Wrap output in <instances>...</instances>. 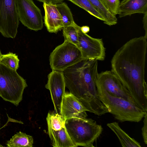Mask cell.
<instances>
[{
  "mask_svg": "<svg viewBox=\"0 0 147 147\" xmlns=\"http://www.w3.org/2000/svg\"><path fill=\"white\" fill-rule=\"evenodd\" d=\"M80 28L82 32L84 33L87 34L90 31V28L88 26H83Z\"/></svg>",
  "mask_w": 147,
  "mask_h": 147,
  "instance_id": "28",
  "label": "cell"
},
{
  "mask_svg": "<svg viewBox=\"0 0 147 147\" xmlns=\"http://www.w3.org/2000/svg\"><path fill=\"white\" fill-rule=\"evenodd\" d=\"M45 11L44 22L48 31L56 33L63 29V26L61 16L56 5L43 3Z\"/></svg>",
  "mask_w": 147,
  "mask_h": 147,
  "instance_id": "13",
  "label": "cell"
},
{
  "mask_svg": "<svg viewBox=\"0 0 147 147\" xmlns=\"http://www.w3.org/2000/svg\"><path fill=\"white\" fill-rule=\"evenodd\" d=\"M46 120L48 128L58 130L65 127V120L61 115L56 112H49Z\"/></svg>",
  "mask_w": 147,
  "mask_h": 147,
  "instance_id": "19",
  "label": "cell"
},
{
  "mask_svg": "<svg viewBox=\"0 0 147 147\" xmlns=\"http://www.w3.org/2000/svg\"><path fill=\"white\" fill-rule=\"evenodd\" d=\"M96 85L100 100L117 120L121 122H138L147 112L132 102L110 95L102 88Z\"/></svg>",
  "mask_w": 147,
  "mask_h": 147,
  "instance_id": "3",
  "label": "cell"
},
{
  "mask_svg": "<svg viewBox=\"0 0 147 147\" xmlns=\"http://www.w3.org/2000/svg\"><path fill=\"white\" fill-rule=\"evenodd\" d=\"M107 125L116 134L122 147H141L140 143L130 137L120 127L118 122L109 123Z\"/></svg>",
  "mask_w": 147,
  "mask_h": 147,
  "instance_id": "16",
  "label": "cell"
},
{
  "mask_svg": "<svg viewBox=\"0 0 147 147\" xmlns=\"http://www.w3.org/2000/svg\"><path fill=\"white\" fill-rule=\"evenodd\" d=\"M147 13L144 14V16L143 20V27L145 31V34L144 36L146 38H147Z\"/></svg>",
  "mask_w": 147,
  "mask_h": 147,
  "instance_id": "27",
  "label": "cell"
},
{
  "mask_svg": "<svg viewBox=\"0 0 147 147\" xmlns=\"http://www.w3.org/2000/svg\"><path fill=\"white\" fill-rule=\"evenodd\" d=\"M147 48V38L144 36L133 38L118 49L111 61V71L127 89L136 105L146 112Z\"/></svg>",
  "mask_w": 147,
  "mask_h": 147,
  "instance_id": "1",
  "label": "cell"
},
{
  "mask_svg": "<svg viewBox=\"0 0 147 147\" xmlns=\"http://www.w3.org/2000/svg\"><path fill=\"white\" fill-rule=\"evenodd\" d=\"M19 25L16 0H0V32L5 37L14 38Z\"/></svg>",
  "mask_w": 147,
  "mask_h": 147,
  "instance_id": "7",
  "label": "cell"
},
{
  "mask_svg": "<svg viewBox=\"0 0 147 147\" xmlns=\"http://www.w3.org/2000/svg\"><path fill=\"white\" fill-rule=\"evenodd\" d=\"M144 117V125L142 130V134L144 143L147 144V112L146 113Z\"/></svg>",
  "mask_w": 147,
  "mask_h": 147,
  "instance_id": "25",
  "label": "cell"
},
{
  "mask_svg": "<svg viewBox=\"0 0 147 147\" xmlns=\"http://www.w3.org/2000/svg\"><path fill=\"white\" fill-rule=\"evenodd\" d=\"M98 61L83 59L63 71L65 86L75 95L88 111L100 116L109 110L100 100L96 80Z\"/></svg>",
  "mask_w": 147,
  "mask_h": 147,
  "instance_id": "2",
  "label": "cell"
},
{
  "mask_svg": "<svg viewBox=\"0 0 147 147\" xmlns=\"http://www.w3.org/2000/svg\"><path fill=\"white\" fill-rule=\"evenodd\" d=\"M96 84L103 88L110 95L123 98L136 104L127 89L111 71H106L98 74Z\"/></svg>",
  "mask_w": 147,
  "mask_h": 147,
  "instance_id": "10",
  "label": "cell"
},
{
  "mask_svg": "<svg viewBox=\"0 0 147 147\" xmlns=\"http://www.w3.org/2000/svg\"><path fill=\"white\" fill-rule=\"evenodd\" d=\"M19 62L18 56L12 53L2 55L0 58V63L15 71L19 67Z\"/></svg>",
  "mask_w": 147,
  "mask_h": 147,
  "instance_id": "21",
  "label": "cell"
},
{
  "mask_svg": "<svg viewBox=\"0 0 147 147\" xmlns=\"http://www.w3.org/2000/svg\"><path fill=\"white\" fill-rule=\"evenodd\" d=\"M147 13V0H123L120 2L118 14L122 18Z\"/></svg>",
  "mask_w": 147,
  "mask_h": 147,
  "instance_id": "14",
  "label": "cell"
},
{
  "mask_svg": "<svg viewBox=\"0 0 147 147\" xmlns=\"http://www.w3.org/2000/svg\"><path fill=\"white\" fill-rule=\"evenodd\" d=\"M33 144L32 136L20 131L7 141L6 145L8 147H32Z\"/></svg>",
  "mask_w": 147,
  "mask_h": 147,
  "instance_id": "17",
  "label": "cell"
},
{
  "mask_svg": "<svg viewBox=\"0 0 147 147\" xmlns=\"http://www.w3.org/2000/svg\"><path fill=\"white\" fill-rule=\"evenodd\" d=\"M80 51L75 45L64 41L51 53L49 61L52 70L63 71L83 59Z\"/></svg>",
  "mask_w": 147,
  "mask_h": 147,
  "instance_id": "6",
  "label": "cell"
},
{
  "mask_svg": "<svg viewBox=\"0 0 147 147\" xmlns=\"http://www.w3.org/2000/svg\"><path fill=\"white\" fill-rule=\"evenodd\" d=\"M17 13L22 24L28 28L37 31L43 27L40 9L32 0H16Z\"/></svg>",
  "mask_w": 147,
  "mask_h": 147,
  "instance_id": "8",
  "label": "cell"
},
{
  "mask_svg": "<svg viewBox=\"0 0 147 147\" xmlns=\"http://www.w3.org/2000/svg\"><path fill=\"white\" fill-rule=\"evenodd\" d=\"M92 5L104 19V23L109 26L116 24L117 19L104 6L100 0H88Z\"/></svg>",
  "mask_w": 147,
  "mask_h": 147,
  "instance_id": "18",
  "label": "cell"
},
{
  "mask_svg": "<svg viewBox=\"0 0 147 147\" xmlns=\"http://www.w3.org/2000/svg\"><path fill=\"white\" fill-rule=\"evenodd\" d=\"M63 34L64 41L77 46L78 42V35L77 29L74 25L63 27Z\"/></svg>",
  "mask_w": 147,
  "mask_h": 147,
  "instance_id": "23",
  "label": "cell"
},
{
  "mask_svg": "<svg viewBox=\"0 0 147 147\" xmlns=\"http://www.w3.org/2000/svg\"><path fill=\"white\" fill-rule=\"evenodd\" d=\"M65 127L76 147H94L93 143L101 134L102 126L91 119L74 117L65 120Z\"/></svg>",
  "mask_w": 147,
  "mask_h": 147,
  "instance_id": "4",
  "label": "cell"
},
{
  "mask_svg": "<svg viewBox=\"0 0 147 147\" xmlns=\"http://www.w3.org/2000/svg\"><path fill=\"white\" fill-rule=\"evenodd\" d=\"M108 10L112 14H118L120 2L119 0H100Z\"/></svg>",
  "mask_w": 147,
  "mask_h": 147,
  "instance_id": "24",
  "label": "cell"
},
{
  "mask_svg": "<svg viewBox=\"0 0 147 147\" xmlns=\"http://www.w3.org/2000/svg\"><path fill=\"white\" fill-rule=\"evenodd\" d=\"M48 133L54 147H76L66 130L65 127L59 130L48 128Z\"/></svg>",
  "mask_w": 147,
  "mask_h": 147,
  "instance_id": "15",
  "label": "cell"
},
{
  "mask_svg": "<svg viewBox=\"0 0 147 147\" xmlns=\"http://www.w3.org/2000/svg\"><path fill=\"white\" fill-rule=\"evenodd\" d=\"M0 147H3V146L2 145H1L0 144Z\"/></svg>",
  "mask_w": 147,
  "mask_h": 147,
  "instance_id": "30",
  "label": "cell"
},
{
  "mask_svg": "<svg viewBox=\"0 0 147 147\" xmlns=\"http://www.w3.org/2000/svg\"><path fill=\"white\" fill-rule=\"evenodd\" d=\"M74 25L78 33L77 46L80 51L83 59L103 61L105 57V48L102 39L94 38L84 33L81 30V27L76 23Z\"/></svg>",
  "mask_w": 147,
  "mask_h": 147,
  "instance_id": "9",
  "label": "cell"
},
{
  "mask_svg": "<svg viewBox=\"0 0 147 147\" xmlns=\"http://www.w3.org/2000/svg\"><path fill=\"white\" fill-rule=\"evenodd\" d=\"M45 87L50 92L55 112L61 115V107L65 93V83L63 71L52 70L48 76Z\"/></svg>",
  "mask_w": 147,
  "mask_h": 147,
  "instance_id": "11",
  "label": "cell"
},
{
  "mask_svg": "<svg viewBox=\"0 0 147 147\" xmlns=\"http://www.w3.org/2000/svg\"><path fill=\"white\" fill-rule=\"evenodd\" d=\"M82 8L97 19L104 21V19L91 4L88 0H68Z\"/></svg>",
  "mask_w": 147,
  "mask_h": 147,
  "instance_id": "22",
  "label": "cell"
},
{
  "mask_svg": "<svg viewBox=\"0 0 147 147\" xmlns=\"http://www.w3.org/2000/svg\"><path fill=\"white\" fill-rule=\"evenodd\" d=\"M26 81L15 71L0 63V96L17 106L22 99Z\"/></svg>",
  "mask_w": 147,
  "mask_h": 147,
  "instance_id": "5",
  "label": "cell"
},
{
  "mask_svg": "<svg viewBox=\"0 0 147 147\" xmlns=\"http://www.w3.org/2000/svg\"><path fill=\"white\" fill-rule=\"evenodd\" d=\"M56 5L62 17L63 27L73 26L75 22L70 9L67 4L62 2Z\"/></svg>",
  "mask_w": 147,
  "mask_h": 147,
  "instance_id": "20",
  "label": "cell"
},
{
  "mask_svg": "<svg viewBox=\"0 0 147 147\" xmlns=\"http://www.w3.org/2000/svg\"><path fill=\"white\" fill-rule=\"evenodd\" d=\"M86 111L87 110L75 95L65 92L61 107V115L65 120L74 117L87 118Z\"/></svg>",
  "mask_w": 147,
  "mask_h": 147,
  "instance_id": "12",
  "label": "cell"
},
{
  "mask_svg": "<svg viewBox=\"0 0 147 147\" xmlns=\"http://www.w3.org/2000/svg\"><path fill=\"white\" fill-rule=\"evenodd\" d=\"M47 4L57 5L63 2L64 0H36Z\"/></svg>",
  "mask_w": 147,
  "mask_h": 147,
  "instance_id": "26",
  "label": "cell"
},
{
  "mask_svg": "<svg viewBox=\"0 0 147 147\" xmlns=\"http://www.w3.org/2000/svg\"><path fill=\"white\" fill-rule=\"evenodd\" d=\"M2 55V54H1V51H0V57H1V56Z\"/></svg>",
  "mask_w": 147,
  "mask_h": 147,
  "instance_id": "29",
  "label": "cell"
}]
</instances>
